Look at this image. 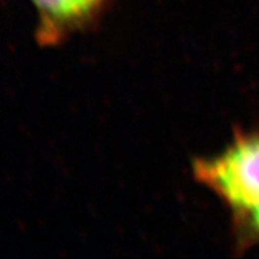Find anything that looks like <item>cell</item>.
<instances>
[{"label": "cell", "mask_w": 259, "mask_h": 259, "mask_svg": "<svg viewBox=\"0 0 259 259\" xmlns=\"http://www.w3.org/2000/svg\"><path fill=\"white\" fill-rule=\"evenodd\" d=\"M192 169L194 179L217 196L233 217L259 208V131L235 133L225 150L194 160Z\"/></svg>", "instance_id": "1"}, {"label": "cell", "mask_w": 259, "mask_h": 259, "mask_svg": "<svg viewBox=\"0 0 259 259\" xmlns=\"http://www.w3.org/2000/svg\"><path fill=\"white\" fill-rule=\"evenodd\" d=\"M110 0H32L37 12L36 37L56 45L96 20Z\"/></svg>", "instance_id": "2"}, {"label": "cell", "mask_w": 259, "mask_h": 259, "mask_svg": "<svg viewBox=\"0 0 259 259\" xmlns=\"http://www.w3.org/2000/svg\"><path fill=\"white\" fill-rule=\"evenodd\" d=\"M237 249H250L259 243V208L247 214L233 217Z\"/></svg>", "instance_id": "3"}]
</instances>
